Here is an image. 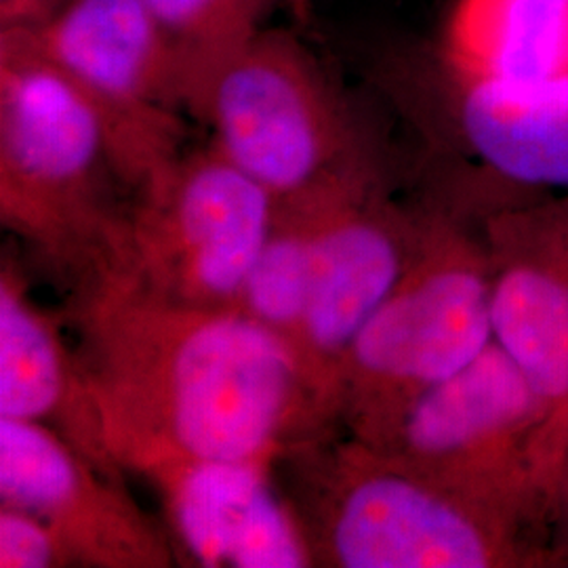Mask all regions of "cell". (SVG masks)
I'll return each instance as SVG.
<instances>
[{
    "label": "cell",
    "mask_w": 568,
    "mask_h": 568,
    "mask_svg": "<svg viewBox=\"0 0 568 568\" xmlns=\"http://www.w3.org/2000/svg\"><path fill=\"white\" fill-rule=\"evenodd\" d=\"M485 241L448 220L419 225L408 264L345 358L337 406L354 440L386 448L408 408L493 344Z\"/></svg>",
    "instance_id": "7a4b0ae2"
},
{
    "label": "cell",
    "mask_w": 568,
    "mask_h": 568,
    "mask_svg": "<svg viewBox=\"0 0 568 568\" xmlns=\"http://www.w3.org/2000/svg\"><path fill=\"white\" fill-rule=\"evenodd\" d=\"M546 424L544 400L493 339L478 358L410 406L379 450L549 537L556 488Z\"/></svg>",
    "instance_id": "8992f818"
},
{
    "label": "cell",
    "mask_w": 568,
    "mask_h": 568,
    "mask_svg": "<svg viewBox=\"0 0 568 568\" xmlns=\"http://www.w3.org/2000/svg\"><path fill=\"white\" fill-rule=\"evenodd\" d=\"M227 161L302 206L373 169L325 70L295 37L257 28L220 61L187 105Z\"/></svg>",
    "instance_id": "3957f363"
},
{
    "label": "cell",
    "mask_w": 568,
    "mask_h": 568,
    "mask_svg": "<svg viewBox=\"0 0 568 568\" xmlns=\"http://www.w3.org/2000/svg\"><path fill=\"white\" fill-rule=\"evenodd\" d=\"M98 291L87 375L121 466L270 464L321 408L293 347L243 312L173 302L124 276Z\"/></svg>",
    "instance_id": "6da1fadb"
},
{
    "label": "cell",
    "mask_w": 568,
    "mask_h": 568,
    "mask_svg": "<svg viewBox=\"0 0 568 568\" xmlns=\"http://www.w3.org/2000/svg\"><path fill=\"white\" fill-rule=\"evenodd\" d=\"M377 185L373 171L302 204L314 220V270L295 356L321 408L337 406L345 358L400 281L419 232Z\"/></svg>",
    "instance_id": "30bf717a"
},
{
    "label": "cell",
    "mask_w": 568,
    "mask_h": 568,
    "mask_svg": "<svg viewBox=\"0 0 568 568\" xmlns=\"http://www.w3.org/2000/svg\"><path fill=\"white\" fill-rule=\"evenodd\" d=\"M140 199L121 276L173 302L234 307L278 222L276 196L211 145L180 154Z\"/></svg>",
    "instance_id": "52a82bcc"
},
{
    "label": "cell",
    "mask_w": 568,
    "mask_h": 568,
    "mask_svg": "<svg viewBox=\"0 0 568 568\" xmlns=\"http://www.w3.org/2000/svg\"><path fill=\"white\" fill-rule=\"evenodd\" d=\"M0 417L53 429L95 466L121 478L87 371L7 267L0 276Z\"/></svg>",
    "instance_id": "5bb4252c"
},
{
    "label": "cell",
    "mask_w": 568,
    "mask_h": 568,
    "mask_svg": "<svg viewBox=\"0 0 568 568\" xmlns=\"http://www.w3.org/2000/svg\"><path fill=\"white\" fill-rule=\"evenodd\" d=\"M314 270V220L307 206H281L234 310L293 347L302 333Z\"/></svg>",
    "instance_id": "2e32d148"
},
{
    "label": "cell",
    "mask_w": 568,
    "mask_h": 568,
    "mask_svg": "<svg viewBox=\"0 0 568 568\" xmlns=\"http://www.w3.org/2000/svg\"><path fill=\"white\" fill-rule=\"evenodd\" d=\"M114 183L129 185L98 105L23 30H0L2 222L60 253L124 236Z\"/></svg>",
    "instance_id": "277c9868"
},
{
    "label": "cell",
    "mask_w": 568,
    "mask_h": 568,
    "mask_svg": "<svg viewBox=\"0 0 568 568\" xmlns=\"http://www.w3.org/2000/svg\"><path fill=\"white\" fill-rule=\"evenodd\" d=\"M163 493L173 535L206 568H304L316 551L270 485L264 462H169L143 471Z\"/></svg>",
    "instance_id": "7c38bea8"
},
{
    "label": "cell",
    "mask_w": 568,
    "mask_h": 568,
    "mask_svg": "<svg viewBox=\"0 0 568 568\" xmlns=\"http://www.w3.org/2000/svg\"><path fill=\"white\" fill-rule=\"evenodd\" d=\"M316 558L344 568H520L558 560L546 532L396 455L352 440L333 457Z\"/></svg>",
    "instance_id": "5b68a950"
},
{
    "label": "cell",
    "mask_w": 568,
    "mask_h": 568,
    "mask_svg": "<svg viewBox=\"0 0 568 568\" xmlns=\"http://www.w3.org/2000/svg\"><path fill=\"white\" fill-rule=\"evenodd\" d=\"M61 0H0V30H23L41 23Z\"/></svg>",
    "instance_id": "d6986e66"
},
{
    "label": "cell",
    "mask_w": 568,
    "mask_h": 568,
    "mask_svg": "<svg viewBox=\"0 0 568 568\" xmlns=\"http://www.w3.org/2000/svg\"><path fill=\"white\" fill-rule=\"evenodd\" d=\"M0 504L55 528L77 565H171L166 544L129 499L121 478L41 424L0 417Z\"/></svg>",
    "instance_id": "8fae6325"
},
{
    "label": "cell",
    "mask_w": 568,
    "mask_h": 568,
    "mask_svg": "<svg viewBox=\"0 0 568 568\" xmlns=\"http://www.w3.org/2000/svg\"><path fill=\"white\" fill-rule=\"evenodd\" d=\"M554 528H558V532L565 535V541H560V546H558L560 558H565L568 549V459L567 466L562 469V478H560V485H558V493H556V506H554L551 530H554Z\"/></svg>",
    "instance_id": "ffe728a7"
},
{
    "label": "cell",
    "mask_w": 568,
    "mask_h": 568,
    "mask_svg": "<svg viewBox=\"0 0 568 568\" xmlns=\"http://www.w3.org/2000/svg\"><path fill=\"white\" fill-rule=\"evenodd\" d=\"M173 42L185 72V108L211 70L260 26L264 0H140Z\"/></svg>",
    "instance_id": "e0dca14e"
},
{
    "label": "cell",
    "mask_w": 568,
    "mask_h": 568,
    "mask_svg": "<svg viewBox=\"0 0 568 568\" xmlns=\"http://www.w3.org/2000/svg\"><path fill=\"white\" fill-rule=\"evenodd\" d=\"M429 63L497 82L568 77V0H450Z\"/></svg>",
    "instance_id": "9a60e30c"
},
{
    "label": "cell",
    "mask_w": 568,
    "mask_h": 568,
    "mask_svg": "<svg viewBox=\"0 0 568 568\" xmlns=\"http://www.w3.org/2000/svg\"><path fill=\"white\" fill-rule=\"evenodd\" d=\"M493 337L546 406L554 488L568 459V192L525 196L488 215Z\"/></svg>",
    "instance_id": "9c48e42d"
},
{
    "label": "cell",
    "mask_w": 568,
    "mask_h": 568,
    "mask_svg": "<svg viewBox=\"0 0 568 568\" xmlns=\"http://www.w3.org/2000/svg\"><path fill=\"white\" fill-rule=\"evenodd\" d=\"M23 32L98 105L129 185L142 192L182 154L183 63L140 0H61Z\"/></svg>",
    "instance_id": "ba28073f"
},
{
    "label": "cell",
    "mask_w": 568,
    "mask_h": 568,
    "mask_svg": "<svg viewBox=\"0 0 568 568\" xmlns=\"http://www.w3.org/2000/svg\"><path fill=\"white\" fill-rule=\"evenodd\" d=\"M77 565L58 530L26 509L0 504V567L60 568Z\"/></svg>",
    "instance_id": "ac0fdd59"
},
{
    "label": "cell",
    "mask_w": 568,
    "mask_h": 568,
    "mask_svg": "<svg viewBox=\"0 0 568 568\" xmlns=\"http://www.w3.org/2000/svg\"><path fill=\"white\" fill-rule=\"evenodd\" d=\"M427 65L450 142L467 161L525 196L568 192V77L478 81Z\"/></svg>",
    "instance_id": "4fadbf2b"
}]
</instances>
